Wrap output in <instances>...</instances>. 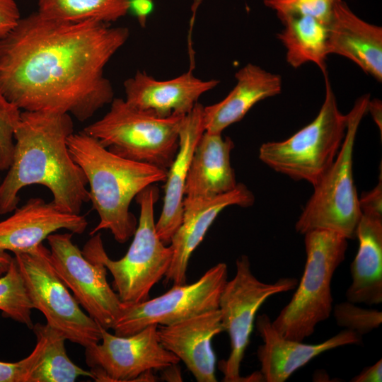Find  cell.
<instances>
[{
    "mask_svg": "<svg viewBox=\"0 0 382 382\" xmlns=\"http://www.w3.org/2000/svg\"><path fill=\"white\" fill-rule=\"evenodd\" d=\"M129 37L126 27L32 13L0 39V88L21 110L86 121L113 100L104 69Z\"/></svg>",
    "mask_w": 382,
    "mask_h": 382,
    "instance_id": "1",
    "label": "cell"
},
{
    "mask_svg": "<svg viewBox=\"0 0 382 382\" xmlns=\"http://www.w3.org/2000/svg\"><path fill=\"white\" fill-rule=\"evenodd\" d=\"M73 132L69 114L21 112L12 161L0 183V214L13 212L21 190L33 185L47 187L60 209L80 214L89 193L86 176L69 151L67 139Z\"/></svg>",
    "mask_w": 382,
    "mask_h": 382,
    "instance_id": "2",
    "label": "cell"
},
{
    "mask_svg": "<svg viewBox=\"0 0 382 382\" xmlns=\"http://www.w3.org/2000/svg\"><path fill=\"white\" fill-rule=\"evenodd\" d=\"M70 155L83 170L89 186V201L99 216L92 236L109 230L125 243L133 236L138 221L129 207L146 187L165 182L167 170L121 157L84 131L67 139Z\"/></svg>",
    "mask_w": 382,
    "mask_h": 382,
    "instance_id": "3",
    "label": "cell"
},
{
    "mask_svg": "<svg viewBox=\"0 0 382 382\" xmlns=\"http://www.w3.org/2000/svg\"><path fill=\"white\" fill-rule=\"evenodd\" d=\"M158 197L155 185L136 196L140 215L132 243L122 258L109 257L100 232L92 235L81 250L83 255L100 260L111 273L113 289L125 304L149 299L150 291L165 277L172 260L170 246L163 243L156 230L154 205Z\"/></svg>",
    "mask_w": 382,
    "mask_h": 382,
    "instance_id": "4",
    "label": "cell"
},
{
    "mask_svg": "<svg viewBox=\"0 0 382 382\" xmlns=\"http://www.w3.org/2000/svg\"><path fill=\"white\" fill-rule=\"evenodd\" d=\"M304 235L306 263L290 301L272 321L284 338L303 341L332 311L331 281L345 259L347 239L329 230L315 229Z\"/></svg>",
    "mask_w": 382,
    "mask_h": 382,
    "instance_id": "5",
    "label": "cell"
},
{
    "mask_svg": "<svg viewBox=\"0 0 382 382\" xmlns=\"http://www.w3.org/2000/svg\"><path fill=\"white\" fill-rule=\"evenodd\" d=\"M184 116L161 117L114 98L109 110L83 131L121 157L168 170L178 149Z\"/></svg>",
    "mask_w": 382,
    "mask_h": 382,
    "instance_id": "6",
    "label": "cell"
},
{
    "mask_svg": "<svg viewBox=\"0 0 382 382\" xmlns=\"http://www.w3.org/2000/svg\"><path fill=\"white\" fill-rule=\"evenodd\" d=\"M369 94L357 98L347 114V126L335 161L319 182L295 224L304 234L315 229L336 232L348 239L356 238L361 216L353 178V154L357 130L367 112Z\"/></svg>",
    "mask_w": 382,
    "mask_h": 382,
    "instance_id": "7",
    "label": "cell"
},
{
    "mask_svg": "<svg viewBox=\"0 0 382 382\" xmlns=\"http://www.w3.org/2000/svg\"><path fill=\"white\" fill-rule=\"evenodd\" d=\"M324 101L315 119L289 138L262 144L260 160L294 180L316 185L332 165L343 142L347 115L339 109L328 74Z\"/></svg>",
    "mask_w": 382,
    "mask_h": 382,
    "instance_id": "8",
    "label": "cell"
},
{
    "mask_svg": "<svg viewBox=\"0 0 382 382\" xmlns=\"http://www.w3.org/2000/svg\"><path fill=\"white\" fill-rule=\"evenodd\" d=\"M33 308L47 324L64 337L84 347L100 342L99 324L81 308L57 274L50 250L42 243L28 253L14 254Z\"/></svg>",
    "mask_w": 382,
    "mask_h": 382,
    "instance_id": "9",
    "label": "cell"
},
{
    "mask_svg": "<svg viewBox=\"0 0 382 382\" xmlns=\"http://www.w3.org/2000/svg\"><path fill=\"white\" fill-rule=\"evenodd\" d=\"M297 284V279L294 277H282L274 283L261 282L253 274L247 255L237 258L236 274L226 282L219 301L221 323L224 330L228 334L231 345L228 357L219 362L223 381H253L252 374L242 377L240 369L250 342L256 313L268 298L293 290Z\"/></svg>",
    "mask_w": 382,
    "mask_h": 382,
    "instance_id": "10",
    "label": "cell"
},
{
    "mask_svg": "<svg viewBox=\"0 0 382 382\" xmlns=\"http://www.w3.org/2000/svg\"><path fill=\"white\" fill-rule=\"evenodd\" d=\"M228 281V268L219 262L191 284H173L167 292L152 299L122 304L112 327L114 334L128 336L151 325H168L219 308L221 293Z\"/></svg>",
    "mask_w": 382,
    "mask_h": 382,
    "instance_id": "11",
    "label": "cell"
},
{
    "mask_svg": "<svg viewBox=\"0 0 382 382\" xmlns=\"http://www.w3.org/2000/svg\"><path fill=\"white\" fill-rule=\"evenodd\" d=\"M72 233L50 234L52 263L81 306L100 327L112 329L122 302L107 281V269L98 259L85 255L72 241Z\"/></svg>",
    "mask_w": 382,
    "mask_h": 382,
    "instance_id": "12",
    "label": "cell"
},
{
    "mask_svg": "<svg viewBox=\"0 0 382 382\" xmlns=\"http://www.w3.org/2000/svg\"><path fill=\"white\" fill-rule=\"evenodd\" d=\"M157 326L149 325L128 336L111 334L100 327L101 342L85 347L91 378L98 382L137 381L147 371L178 364L179 359L161 344Z\"/></svg>",
    "mask_w": 382,
    "mask_h": 382,
    "instance_id": "13",
    "label": "cell"
},
{
    "mask_svg": "<svg viewBox=\"0 0 382 382\" xmlns=\"http://www.w3.org/2000/svg\"><path fill=\"white\" fill-rule=\"evenodd\" d=\"M254 202V195L242 183H238L232 191L212 199H184L182 221L169 244L173 257L164 277L166 281L172 282L173 284L186 283L190 257L217 216L228 207H248Z\"/></svg>",
    "mask_w": 382,
    "mask_h": 382,
    "instance_id": "14",
    "label": "cell"
},
{
    "mask_svg": "<svg viewBox=\"0 0 382 382\" xmlns=\"http://www.w3.org/2000/svg\"><path fill=\"white\" fill-rule=\"evenodd\" d=\"M13 212L0 221V250L14 254L34 250L61 229L82 234L88 226L83 215L64 212L40 197L30 198Z\"/></svg>",
    "mask_w": 382,
    "mask_h": 382,
    "instance_id": "15",
    "label": "cell"
},
{
    "mask_svg": "<svg viewBox=\"0 0 382 382\" xmlns=\"http://www.w3.org/2000/svg\"><path fill=\"white\" fill-rule=\"evenodd\" d=\"M255 325L263 341L257 350L260 372L267 382H284L296 370L320 354L339 347L362 342V336L347 329L318 344L286 339L274 328L267 314L258 316Z\"/></svg>",
    "mask_w": 382,
    "mask_h": 382,
    "instance_id": "16",
    "label": "cell"
},
{
    "mask_svg": "<svg viewBox=\"0 0 382 382\" xmlns=\"http://www.w3.org/2000/svg\"><path fill=\"white\" fill-rule=\"evenodd\" d=\"M224 331L219 308L157 326L162 346L182 361L198 382L216 381L212 340Z\"/></svg>",
    "mask_w": 382,
    "mask_h": 382,
    "instance_id": "17",
    "label": "cell"
},
{
    "mask_svg": "<svg viewBox=\"0 0 382 382\" xmlns=\"http://www.w3.org/2000/svg\"><path fill=\"white\" fill-rule=\"evenodd\" d=\"M219 83L216 79H198L191 69L168 80H158L145 71H137L124 82L125 100L136 108L161 117L185 115L204 93Z\"/></svg>",
    "mask_w": 382,
    "mask_h": 382,
    "instance_id": "18",
    "label": "cell"
},
{
    "mask_svg": "<svg viewBox=\"0 0 382 382\" xmlns=\"http://www.w3.org/2000/svg\"><path fill=\"white\" fill-rule=\"evenodd\" d=\"M328 50L382 81V28L358 17L342 0L335 3L328 25Z\"/></svg>",
    "mask_w": 382,
    "mask_h": 382,
    "instance_id": "19",
    "label": "cell"
},
{
    "mask_svg": "<svg viewBox=\"0 0 382 382\" xmlns=\"http://www.w3.org/2000/svg\"><path fill=\"white\" fill-rule=\"evenodd\" d=\"M204 106L197 103L183 117L179 132L177 154L167 170L162 210L156 222L157 235L166 245L181 224L185 185L197 144L204 132Z\"/></svg>",
    "mask_w": 382,
    "mask_h": 382,
    "instance_id": "20",
    "label": "cell"
},
{
    "mask_svg": "<svg viewBox=\"0 0 382 382\" xmlns=\"http://www.w3.org/2000/svg\"><path fill=\"white\" fill-rule=\"evenodd\" d=\"M233 140L204 132L194 151L185 185L186 200L209 199L234 190L238 183L231 163Z\"/></svg>",
    "mask_w": 382,
    "mask_h": 382,
    "instance_id": "21",
    "label": "cell"
},
{
    "mask_svg": "<svg viewBox=\"0 0 382 382\" xmlns=\"http://www.w3.org/2000/svg\"><path fill=\"white\" fill-rule=\"evenodd\" d=\"M236 83L219 102L204 107V131L222 133L241 120L258 102L279 94L282 88L280 75L248 63L235 74Z\"/></svg>",
    "mask_w": 382,
    "mask_h": 382,
    "instance_id": "22",
    "label": "cell"
},
{
    "mask_svg": "<svg viewBox=\"0 0 382 382\" xmlns=\"http://www.w3.org/2000/svg\"><path fill=\"white\" fill-rule=\"evenodd\" d=\"M356 238L357 255L350 265L352 282L347 301L368 306L382 302V218L361 214Z\"/></svg>",
    "mask_w": 382,
    "mask_h": 382,
    "instance_id": "23",
    "label": "cell"
},
{
    "mask_svg": "<svg viewBox=\"0 0 382 382\" xmlns=\"http://www.w3.org/2000/svg\"><path fill=\"white\" fill-rule=\"evenodd\" d=\"M283 29L277 35L286 49V59L293 68L308 62L328 74V25L316 18L301 14H277Z\"/></svg>",
    "mask_w": 382,
    "mask_h": 382,
    "instance_id": "24",
    "label": "cell"
},
{
    "mask_svg": "<svg viewBox=\"0 0 382 382\" xmlns=\"http://www.w3.org/2000/svg\"><path fill=\"white\" fill-rule=\"evenodd\" d=\"M36 337L35 346L30 354L32 364L27 382H73L79 376H92L76 365L68 357L66 339L48 324L37 323L32 328Z\"/></svg>",
    "mask_w": 382,
    "mask_h": 382,
    "instance_id": "25",
    "label": "cell"
},
{
    "mask_svg": "<svg viewBox=\"0 0 382 382\" xmlns=\"http://www.w3.org/2000/svg\"><path fill=\"white\" fill-rule=\"evenodd\" d=\"M37 7V11L50 19L110 23L127 14L131 0H38Z\"/></svg>",
    "mask_w": 382,
    "mask_h": 382,
    "instance_id": "26",
    "label": "cell"
},
{
    "mask_svg": "<svg viewBox=\"0 0 382 382\" xmlns=\"http://www.w3.org/2000/svg\"><path fill=\"white\" fill-rule=\"evenodd\" d=\"M32 302L13 257L7 271L0 277V311L4 316L11 318L29 329L33 328Z\"/></svg>",
    "mask_w": 382,
    "mask_h": 382,
    "instance_id": "27",
    "label": "cell"
},
{
    "mask_svg": "<svg viewBox=\"0 0 382 382\" xmlns=\"http://www.w3.org/2000/svg\"><path fill=\"white\" fill-rule=\"evenodd\" d=\"M338 326L362 336L378 328L382 323V312L364 308L346 301L337 303L332 311Z\"/></svg>",
    "mask_w": 382,
    "mask_h": 382,
    "instance_id": "28",
    "label": "cell"
},
{
    "mask_svg": "<svg viewBox=\"0 0 382 382\" xmlns=\"http://www.w3.org/2000/svg\"><path fill=\"white\" fill-rule=\"evenodd\" d=\"M21 110L9 101L0 88V171L8 170L13 158L14 132Z\"/></svg>",
    "mask_w": 382,
    "mask_h": 382,
    "instance_id": "29",
    "label": "cell"
},
{
    "mask_svg": "<svg viewBox=\"0 0 382 382\" xmlns=\"http://www.w3.org/2000/svg\"><path fill=\"white\" fill-rule=\"evenodd\" d=\"M338 0H264V4L276 14H301L312 16L325 25L331 19Z\"/></svg>",
    "mask_w": 382,
    "mask_h": 382,
    "instance_id": "30",
    "label": "cell"
},
{
    "mask_svg": "<svg viewBox=\"0 0 382 382\" xmlns=\"http://www.w3.org/2000/svg\"><path fill=\"white\" fill-rule=\"evenodd\" d=\"M30 364L29 355L16 362L0 361V382H27Z\"/></svg>",
    "mask_w": 382,
    "mask_h": 382,
    "instance_id": "31",
    "label": "cell"
},
{
    "mask_svg": "<svg viewBox=\"0 0 382 382\" xmlns=\"http://www.w3.org/2000/svg\"><path fill=\"white\" fill-rule=\"evenodd\" d=\"M381 169L380 179L376 187L369 192H364L359 197V207L362 214L382 218V178Z\"/></svg>",
    "mask_w": 382,
    "mask_h": 382,
    "instance_id": "32",
    "label": "cell"
},
{
    "mask_svg": "<svg viewBox=\"0 0 382 382\" xmlns=\"http://www.w3.org/2000/svg\"><path fill=\"white\" fill-rule=\"evenodd\" d=\"M21 18L19 8L14 0H0V39L16 26Z\"/></svg>",
    "mask_w": 382,
    "mask_h": 382,
    "instance_id": "33",
    "label": "cell"
},
{
    "mask_svg": "<svg viewBox=\"0 0 382 382\" xmlns=\"http://www.w3.org/2000/svg\"><path fill=\"white\" fill-rule=\"evenodd\" d=\"M352 382H381L382 361L379 359L376 364L364 369L358 375L351 379Z\"/></svg>",
    "mask_w": 382,
    "mask_h": 382,
    "instance_id": "34",
    "label": "cell"
},
{
    "mask_svg": "<svg viewBox=\"0 0 382 382\" xmlns=\"http://www.w3.org/2000/svg\"><path fill=\"white\" fill-rule=\"evenodd\" d=\"M153 2L148 0H131V8L133 9L139 25L145 27L146 24L147 16L152 9Z\"/></svg>",
    "mask_w": 382,
    "mask_h": 382,
    "instance_id": "35",
    "label": "cell"
},
{
    "mask_svg": "<svg viewBox=\"0 0 382 382\" xmlns=\"http://www.w3.org/2000/svg\"><path fill=\"white\" fill-rule=\"evenodd\" d=\"M367 112H369L378 128L380 130L381 136L382 134V103L377 98L369 99L367 105Z\"/></svg>",
    "mask_w": 382,
    "mask_h": 382,
    "instance_id": "36",
    "label": "cell"
},
{
    "mask_svg": "<svg viewBox=\"0 0 382 382\" xmlns=\"http://www.w3.org/2000/svg\"><path fill=\"white\" fill-rule=\"evenodd\" d=\"M161 371V379L166 381H183L180 369L178 364H171Z\"/></svg>",
    "mask_w": 382,
    "mask_h": 382,
    "instance_id": "37",
    "label": "cell"
},
{
    "mask_svg": "<svg viewBox=\"0 0 382 382\" xmlns=\"http://www.w3.org/2000/svg\"><path fill=\"white\" fill-rule=\"evenodd\" d=\"M13 257L6 251L0 250V275L4 274L11 264Z\"/></svg>",
    "mask_w": 382,
    "mask_h": 382,
    "instance_id": "38",
    "label": "cell"
},
{
    "mask_svg": "<svg viewBox=\"0 0 382 382\" xmlns=\"http://www.w3.org/2000/svg\"><path fill=\"white\" fill-rule=\"evenodd\" d=\"M202 1V0H193L192 5L191 6L192 16H191L190 21V33H189V36L191 35V32H192V27H193V25H194L195 18L196 17V13L197 11L198 8H199V5L201 4Z\"/></svg>",
    "mask_w": 382,
    "mask_h": 382,
    "instance_id": "39",
    "label": "cell"
},
{
    "mask_svg": "<svg viewBox=\"0 0 382 382\" xmlns=\"http://www.w3.org/2000/svg\"><path fill=\"white\" fill-rule=\"evenodd\" d=\"M148 1L153 2V0H148Z\"/></svg>",
    "mask_w": 382,
    "mask_h": 382,
    "instance_id": "40",
    "label": "cell"
},
{
    "mask_svg": "<svg viewBox=\"0 0 382 382\" xmlns=\"http://www.w3.org/2000/svg\"><path fill=\"white\" fill-rule=\"evenodd\" d=\"M0 183H1V180H0Z\"/></svg>",
    "mask_w": 382,
    "mask_h": 382,
    "instance_id": "41",
    "label": "cell"
}]
</instances>
